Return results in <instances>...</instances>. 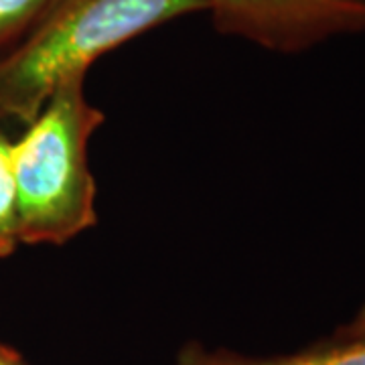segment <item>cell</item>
I'll list each match as a JSON object with an SVG mask.
<instances>
[{
  "label": "cell",
  "mask_w": 365,
  "mask_h": 365,
  "mask_svg": "<svg viewBox=\"0 0 365 365\" xmlns=\"http://www.w3.org/2000/svg\"><path fill=\"white\" fill-rule=\"evenodd\" d=\"M195 13H205V0H53L0 59V128L26 126L63 81L88 76L106 53Z\"/></svg>",
  "instance_id": "6da1fadb"
},
{
  "label": "cell",
  "mask_w": 365,
  "mask_h": 365,
  "mask_svg": "<svg viewBox=\"0 0 365 365\" xmlns=\"http://www.w3.org/2000/svg\"><path fill=\"white\" fill-rule=\"evenodd\" d=\"M104 112L86 96V76L63 81L13 140L19 237L63 246L98 222L90 140Z\"/></svg>",
  "instance_id": "7a4b0ae2"
},
{
  "label": "cell",
  "mask_w": 365,
  "mask_h": 365,
  "mask_svg": "<svg viewBox=\"0 0 365 365\" xmlns=\"http://www.w3.org/2000/svg\"><path fill=\"white\" fill-rule=\"evenodd\" d=\"M205 13L223 35L284 55L365 33V0H205Z\"/></svg>",
  "instance_id": "3957f363"
},
{
  "label": "cell",
  "mask_w": 365,
  "mask_h": 365,
  "mask_svg": "<svg viewBox=\"0 0 365 365\" xmlns=\"http://www.w3.org/2000/svg\"><path fill=\"white\" fill-rule=\"evenodd\" d=\"M173 365H365L364 337L319 341L304 349L278 355H244L230 349H209L191 341L182 347Z\"/></svg>",
  "instance_id": "277c9868"
},
{
  "label": "cell",
  "mask_w": 365,
  "mask_h": 365,
  "mask_svg": "<svg viewBox=\"0 0 365 365\" xmlns=\"http://www.w3.org/2000/svg\"><path fill=\"white\" fill-rule=\"evenodd\" d=\"M21 246L13 170V138L0 128V260Z\"/></svg>",
  "instance_id": "5b68a950"
},
{
  "label": "cell",
  "mask_w": 365,
  "mask_h": 365,
  "mask_svg": "<svg viewBox=\"0 0 365 365\" xmlns=\"http://www.w3.org/2000/svg\"><path fill=\"white\" fill-rule=\"evenodd\" d=\"M53 0H0V59L37 25Z\"/></svg>",
  "instance_id": "8992f818"
},
{
  "label": "cell",
  "mask_w": 365,
  "mask_h": 365,
  "mask_svg": "<svg viewBox=\"0 0 365 365\" xmlns=\"http://www.w3.org/2000/svg\"><path fill=\"white\" fill-rule=\"evenodd\" d=\"M335 335H341V337H364L365 335V302L364 307L355 313L349 323H345L343 327H339L335 331Z\"/></svg>",
  "instance_id": "52a82bcc"
},
{
  "label": "cell",
  "mask_w": 365,
  "mask_h": 365,
  "mask_svg": "<svg viewBox=\"0 0 365 365\" xmlns=\"http://www.w3.org/2000/svg\"><path fill=\"white\" fill-rule=\"evenodd\" d=\"M0 365H31L23 357V353L16 351L9 343L0 339Z\"/></svg>",
  "instance_id": "ba28073f"
}]
</instances>
